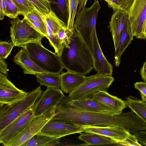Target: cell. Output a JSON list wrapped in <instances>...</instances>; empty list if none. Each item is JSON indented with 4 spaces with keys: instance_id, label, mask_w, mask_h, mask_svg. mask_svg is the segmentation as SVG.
<instances>
[{
    "instance_id": "28",
    "label": "cell",
    "mask_w": 146,
    "mask_h": 146,
    "mask_svg": "<svg viewBox=\"0 0 146 146\" xmlns=\"http://www.w3.org/2000/svg\"><path fill=\"white\" fill-rule=\"evenodd\" d=\"M80 0H70L69 5V15L67 24V28L73 32L75 17L77 15Z\"/></svg>"
},
{
    "instance_id": "27",
    "label": "cell",
    "mask_w": 146,
    "mask_h": 146,
    "mask_svg": "<svg viewBox=\"0 0 146 146\" xmlns=\"http://www.w3.org/2000/svg\"><path fill=\"white\" fill-rule=\"evenodd\" d=\"M48 36L50 45L53 47L56 53L60 57L61 56L65 45L59 38L57 34L54 33L46 26Z\"/></svg>"
},
{
    "instance_id": "2",
    "label": "cell",
    "mask_w": 146,
    "mask_h": 146,
    "mask_svg": "<svg viewBox=\"0 0 146 146\" xmlns=\"http://www.w3.org/2000/svg\"><path fill=\"white\" fill-rule=\"evenodd\" d=\"M69 48L64 47L60 58L67 71L82 75L89 74L94 68L92 53L81 36L74 30Z\"/></svg>"
},
{
    "instance_id": "7",
    "label": "cell",
    "mask_w": 146,
    "mask_h": 146,
    "mask_svg": "<svg viewBox=\"0 0 146 146\" xmlns=\"http://www.w3.org/2000/svg\"><path fill=\"white\" fill-rule=\"evenodd\" d=\"M10 37L14 46L22 47L29 43L41 44L44 36L29 25L24 18H18L11 21Z\"/></svg>"
},
{
    "instance_id": "8",
    "label": "cell",
    "mask_w": 146,
    "mask_h": 146,
    "mask_svg": "<svg viewBox=\"0 0 146 146\" xmlns=\"http://www.w3.org/2000/svg\"><path fill=\"white\" fill-rule=\"evenodd\" d=\"M55 107L56 106L53 107L41 115L35 116L6 146H21L24 143L36 135L54 117Z\"/></svg>"
},
{
    "instance_id": "5",
    "label": "cell",
    "mask_w": 146,
    "mask_h": 146,
    "mask_svg": "<svg viewBox=\"0 0 146 146\" xmlns=\"http://www.w3.org/2000/svg\"><path fill=\"white\" fill-rule=\"evenodd\" d=\"M32 60L46 72L60 74L64 68L60 57L41 44L29 43L23 46Z\"/></svg>"
},
{
    "instance_id": "13",
    "label": "cell",
    "mask_w": 146,
    "mask_h": 146,
    "mask_svg": "<svg viewBox=\"0 0 146 146\" xmlns=\"http://www.w3.org/2000/svg\"><path fill=\"white\" fill-rule=\"evenodd\" d=\"M64 96L60 89L47 88L35 104V116L40 115L52 107L56 106Z\"/></svg>"
},
{
    "instance_id": "38",
    "label": "cell",
    "mask_w": 146,
    "mask_h": 146,
    "mask_svg": "<svg viewBox=\"0 0 146 146\" xmlns=\"http://www.w3.org/2000/svg\"><path fill=\"white\" fill-rule=\"evenodd\" d=\"M117 145L129 146H142L133 134L130 133L127 137L123 140L118 142Z\"/></svg>"
},
{
    "instance_id": "17",
    "label": "cell",
    "mask_w": 146,
    "mask_h": 146,
    "mask_svg": "<svg viewBox=\"0 0 146 146\" xmlns=\"http://www.w3.org/2000/svg\"><path fill=\"white\" fill-rule=\"evenodd\" d=\"M128 18L126 12L119 9L114 11L112 15L109 22V27L115 50L116 48L120 36Z\"/></svg>"
},
{
    "instance_id": "31",
    "label": "cell",
    "mask_w": 146,
    "mask_h": 146,
    "mask_svg": "<svg viewBox=\"0 0 146 146\" xmlns=\"http://www.w3.org/2000/svg\"><path fill=\"white\" fill-rule=\"evenodd\" d=\"M35 6L40 13L45 15L52 10L51 2L49 0H28Z\"/></svg>"
},
{
    "instance_id": "19",
    "label": "cell",
    "mask_w": 146,
    "mask_h": 146,
    "mask_svg": "<svg viewBox=\"0 0 146 146\" xmlns=\"http://www.w3.org/2000/svg\"><path fill=\"white\" fill-rule=\"evenodd\" d=\"M88 76L67 71L60 74V89L64 93H70L74 91L88 78Z\"/></svg>"
},
{
    "instance_id": "21",
    "label": "cell",
    "mask_w": 146,
    "mask_h": 146,
    "mask_svg": "<svg viewBox=\"0 0 146 146\" xmlns=\"http://www.w3.org/2000/svg\"><path fill=\"white\" fill-rule=\"evenodd\" d=\"M68 103L71 105L78 108L87 111L102 112L115 115L111 110L106 108L92 98H87L72 100L66 96Z\"/></svg>"
},
{
    "instance_id": "36",
    "label": "cell",
    "mask_w": 146,
    "mask_h": 146,
    "mask_svg": "<svg viewBox=\"0 0 146 146\" xmlns=\"http://www.w3.org/2000/svg\"><path fill=\"white\" fill-rule=\"evenodd\" d=\"M113 8L115 11L117 9H121L126 12L132 4L134 0H113Z\"/></svg>"
},
{
    "instance_id": "39",
    "label": "cell",
    "mask_w": 146,
    "mask_h": 146,
    "mask_svg": "<svg viewBox=\"0 0 146 146\" xmlns=\"http://www.w3.org/2000/svg\"><path fill=\"white\" fill-rule=\"evenodd\" d=\"M134 87L140 92L142 100L146 102V82H136L134 84Z\"/></svg>"
},
{
    "instance_id": "6",
    "label": "cell",
    "mask_w": 146,
    "mask_h": 146,
    "mask_svg": "<svg viewBox=\"0 0 146 146\" xmlns=\"http://www.w3.org/2000/svg\"><path fill=\"white\" fill-rule=\"evenodd\" d=\"M114 80L112 76H104L97 73L92 75L88 76L80 85L69 93L68 97L72 100L92 98L100 91H107Z\"/></svg>"
},
{
    "instance_id": "25",
    "label": "cell",
    "mask_w": 146,
    "mask_h": 146,
    "mask_svg": "<svg viewBox=\"0 0 146 146\" xmlns=\"http://www.w3.org/2000/svg\"><path fill=\"white\" fill-rule=\"evenodd\" d=\"M60 139L35 135L21 146H54L60 143Z\"/></svg>"
},
{
    "instance_id": "29",
    "label": "cell",
    "mask_w": 146,
    "mask_h": 146,
    "mask_svg": "<svg viewBox=\"0 0 146 146\" xmlns=\"http://www.w3.org/2000/svg\"><path fill=\"white\" fill-rule=\"evenodd\" d=\"M55 3L62 20L67 25L69 15L68 0H56Z\"/></svg>"
},
{
    "instance_id": "4",
    "label": "cell",
    "mask_w": 146,
    "mask_h": 146,
    "mask_svg": "<svg viewBox=\"0 0 146 146\" xmlns=\"http://www.w3.org/2000/svg\"><path fill=\"white\" fill-rule=\"evenodd\" d=\"M42 93L40 86L28 92L26 97L22 100L12 104H0V131L34 106Z\"/></svg>"
},
{
    "instance_id": "15",
    "label": "cell",
    "mask_w": 146,
    "mask_h": 146,
    "mask_svg": "<svg viewBox=\"0 0 146 146\" xmlns=\"http://www.w3.org/2000/svg\"><path fill=\"white\" fill-rule=\"evenodd\" d=\"M103 106L118 114L127 107L125 101L109 94L107 91H100L92 98Z\"/></svg>"
},
{
    "instance_id": "40",
    "label": "cell",
    "mask_w": 146,
    "mask_h": 146,
    "mask_svg": "<svg viewBox=\"0 0 146 146\" xmlns=\"http://www.w3.org/2000/svg\"><path fill=\"white\" fill-rule=\"evenodd\" d=\"M9 69L5 59L0 58V71L3 74L8 75Z\"/></svg>"
},
{
    "instance_id": "35",
    "label": "cell",
    "mask_w": 146,
    "mask_h": 146,
    "mask_svg": "<svg viewBox=\"0 0 146 146\" xmlns=\"http://www.w3.org/2000/svg\"><path fill=\"white\" fill-rule=\"evenodd\" d=\"M27 22L34 28L47 37L48 33L46 25L40 22L32 20L24 16V18Z\"/></svg>"
},
{
    "instance_id": "9",
    "label": "cell",
    "mask_w": 146,
    "mask_h": 146,
    "mask_svg": "<svg viewBox=\"0 0 146 146\" xmlns=\"http://www.w3.org/2000/svg\"><path fill=\"white\" fill-rule=\"evenodd\" d=\"M126 13L133 36L144 39L143 30L146 18V0H134Z\"/></svg>"
},
{
    "instance_id": "26",
    "label": "cell",
    "mask_w": 146,
    "mask_h": 146,
    "mask_svg": "<svg viewBox=\"0 0 146 146\" xmlns=\"http://www.w3.org/2000/svg\"><path fill=\"white\" fill-rule=\"evenodd\" d=\"M44 16L46 26L54 33L57 34L60 29L67 28L66 24L52 10Z\"/></svg>"
},
{
    "instance_id": "43",
    "label": "cell",
    "mask_w": 146,
    "mask_h": 146,
    "mask_svg": "<svg viewBox=\"0 0 146 146\" xmlns=\"http://www.w3.org/2000/svg\"><path fill=\"white\" fill-rule=\"evenodd\" d=\"M143 33L144 39H146V18L143 24Z\"/></svg>"
},
{
    "instance_id": "14",
    "label": "cell",
    "mask_w": 146,
    "mask_h": 146,
    "mask_svg": "<svg viewBox=\"0 0 146 146\" xmlns=\"http://www.w3.org/2000/svg\"><path fill=\"white\" fill-rule=\"evenodd\" d=\"M78 125L84 132L93 133L109 137L117 142V145L118 142L124 140L130 133L124 129L117 126Z\"/></svg>"
},
{
    "instance_id": "20",
    "label": "cell",
    "mask_w": 146,
    "mask_h": 146,
    "mask_svg": "<svg viewBox=\"0 0 146 146\" xmlns=\"http://www.w3.org/2000/svg\"><path fill=\"white\" fill-rule=\"evenodd\" d=\"M133 36L128 19L125 23L116 48L115 49L114 64L116 66L118 67L119 65L121 56L133 40Z\"/></svg>"
},
{
    "instance_id": "16",
    "label": "cell",
    "mask_w": 146,
    "mask_h": 146,
    "mask_svg": "<svg viewBox=\"0 0 146 146\" xmlns=\"http://www.w3.org/2000/svg\"><path fill=\"white\" fill-rule=\"evenodd\" d=\"M94 69L97 73L104 76H112L113 66L105 58L100 45L97 34L94 38Z\"/></svg>"
},
{
    "instance_id": "33",
    "label": "cell",
    "mask_w": 146,
    "mask_h": 146,
    "mask_svg": "<svg viewBox=\"0 0 146 146\" xmlns=\"http://www.w3.org/2000/svg\"><path fill=\"white\" fill-rule=\"evenodd\" d=\"M5 16L14 19L18 18L19 13L15 3L12 0H7L6 11Z\"/></svg>"
},
{
    "instance_id": "30",
    "label": "cell",
    "mask_w": 146,
    "mask_h": 146,
    "mask_svg": "<svg viewBox=\"0 0 146 146\" xmlns=\"http://www.w3.org/2000/svg\"><path fill=\"white\" fill-rule=\"evenodd\" d=\"M16 6L20 15L23 16L36 8L33 4L28 0H12Z\"/></svg>"
},
{
    "instance_id": "37",
    "label": "cell",
    "mask_w": 146,
    "mask_h": 146,
    "mask_svg": "<svg viewBox=\"0 0 146 146\" xmlns=\"http://www.w3.org/2000/svg\"><path fill=\"white\" fill-rule=\"evenodd\" d=\"M24 16L31 20L38 21L46 25L44 15L35 8Z\"/></svg>"
},
{
    "instance_id": "12",
    "label": "cell",
    "mask_w": 146,
    "mask_h": 146,
    "mask_svg": "<svg viewBox=\"0 0 146 146\" xmlns=\"http://www.w3.org/2000/svg\"><path fill=\"white\" fill-rule=\"evenodd\" d=\"M27 94L17 88L6 75L0 72V104H13L23 99Z\"/></svg>"
},
{
    "instance_id": "41",
    "label": "cell",
    "mask_w": 146,
    "mask_h": 146,
    "mask_svg": "<svg viewBox=\"0 0 146 146\" xmlns=\"http://www.w3.org/2000/svg\"><path fill=\"white\" fill-rule=\"evenodd\" d=\"M142 79L145 82L146 81V59L141 68L140 72Z\"/></svg>"
},
{
    "instance_id": "22",
    "label": "cell",
    "mask_w": 146,
    "mask_h": 146,
    "mask_svg": "<svg viewBox=\"0 0 146 146\" xmlns=\"http://www.w3.org/2000/svg\"><path fill=\"white\" fill-rule=\"evenodd\" d=\"M78 138L85 143V145H115L117 143L111 139L96 133L84 132L80 133Z\"/></svg>"
},
{
    "instance_id": "3",
    "label": "cell",
    "mask_w": 146,
    "mask_h": 146,
    "mask_svg": "<svg viewBox=\"0 0 146 146\" xmlns=\"http://www.w3.org/2000/svg\"><path fill=\"white\" fill-rule=\"evenodd\" d=\"M101 8L99 1L95 0L90 7H85L77 13L74 22V29L76 31L88 46L93 56L94 38L97 34L96 21L98 13Z\"/></svg>"
},
{
    "instance_id": "34",
    "label": "cell",
    "mask_w": 146,
    "mask_h": 146,
    "mask_svg": "<svg viewBox=\"0 0 146 146\" xmlns=\"http://www.w3.org/2000/svg\"><path fill=\"white\" fill-rule=\"evenodd\" d=\"M73 33V32L70 31L66 28L60 29L57 34L59 38L64 43L66 48L70 47Z\"/></svg>"
},
{
    "instance_id": "11",
    "label": "cell",
    "mask_w": 146,
    "mask_h": 146,
    "mask_svg": "<svg viewBox=\"0 0 146 146\" xmlns=\"http://www.w3.org/2000/svg\"><path fill=\"white\" fill-rule=\"evenodd\" d=\"M35 106V104L33 108L14 120L0 131L1 143L6 146L35 117L34 114Z\"/></svg>"
},
{
    "instance_id": "42",
    "label": "cell",
    "mask_w": 146,
    "mask_h": 146,
    "mask_svg": "<svg viewBox=\"0 0 146 146\" xmlns=\"http://www.w3.org/2000/svg\"><path fill=\"white\" fill-rule=\"evenodd\" d=\"M88 0H80L78 13L81 11L85 7Z\"/></svg>"
},
{
    "instance_id": "24",
    "label": "cell",
    "mask_w": 146,
    "mask_h": 146,
    "mask_svg": "<svg viewBox=\"0 0 146 146\" xmlns=\"http://www.w3.org/2000/svg\"><path fill=\"white\" fill-rule=\"evenodd\" d=\"M37 81L41 85L47 88L60 89L61 82L60 74L48 72L42 73L36 75Z\"/></svg>"
},
{
    "instance_id": "23",
    "label": "cell",
    "mask_w": 146,
    "mask_h": 146,
    "mask_svg": "<svg viewBox=\"0 0 146 146\" xmlns=\"http://www.w3.org/2000/svg\"><path fill=\"white\" fill-rule=\"evenodd\" d=\"M125 101L127 107L146 123V102L131 96L126 98Z\"/></svg>"
},
{
    "instance_id": "10",
    "label": "cell",
    "mask_w": 146,
    "mask_h": 146,
    "mask_svg": "<svg viewBox=\"0 0 146 146\" xmlns=\"http://www.w3.org/2000/svg\"><path fill=\"white\" fill-rule=\"evenodd\" d=\"M83 132V130L77 124L51 119L36 135L60 138L66 135Z\"/></svg>"
},
{
    "instance_id": "18",
    "label": "cell",
    "mask_w": 146,
    "mask_h": 146,
    "mask_svg": "<svg viewBox=\"0 0 146 146\" xmlns=\"http://www.w3.org/2000/svg\"><path fill=\"white\" fill-rule=\"evenodd\" d=\"M13 61L22 68L25 74L35 75L46 72L32 60L25 49L22 47L14 57Z\"/></svg>"
},
{
    "instance_id": "44",
    "label": "cell",
    "mask_w": 146,
    "mask_h": 146,
    "mask_svg": "<svg viewBox=\"0 0 146 146\" xmlns=\"http://www.w3.org/2000/svg\"><path fill=\"white\" fill-rule=\"evenodd\" d=\"M68 1H69V0H68Z\"/></svg>"
},
{
    "instance_id": "1",
    "label": "cell",
    "mask_w": 146,
    "mask_h": 146,
    "mask_svg": "<svg viewBox=\"0 0 146 146\" xmlns=\"http://www.w3.org/2000/svg\"><path fill=\"white\" fill-rule=\"evenodd\" d=\"M51 119L82 125L117 126L128 131L133 129L135 123L131 111L112 115L84 110L70 105L65 96L56 106L55 115Z\"/></svg>"
},
{
    "instance_id": "32",
    "label": "cell",
    "mask_w": 146,
    "mask_h": 146,
    "mask_svg": "<svg viewBox=\"0 0 146 146\" xmlns=\"http://www.w3.org/2000/svg\"><path fill=\"white\" fill-rule=\"evenodd\" d=\"M14 45L12 42L1 41L0 58L5 59L11 54Z\"/></svg>"
}]
</instances>
